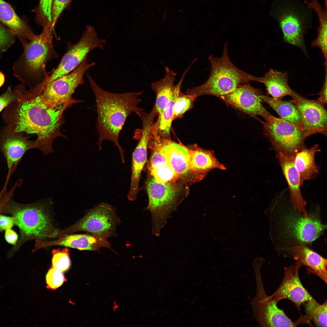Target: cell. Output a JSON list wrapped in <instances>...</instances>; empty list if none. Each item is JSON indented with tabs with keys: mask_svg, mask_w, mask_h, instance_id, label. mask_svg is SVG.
I'll use <instances>...</instances> for the list:
<instances>
[{
	"mask_svg": "<svg viewBox=\"0 0 327 327\" xmlns=\"http://www.w3.org/2000/svg\"><path fill=\"white\" fill-rule=\"evenodd\" d=\"M151 175L159 183H174L179 178L178 174L168 164L150 170Z\"/></svg>",
	"mask_w": 327,
	"mask_h": 327,
	"instance_id": "cell-35",
	"label": "cell"
},
{
	"mask_svg": "<svg viewBox=\"0 0 327 327\" xmlns=\"http://www.w3.org/2000/svg\"><path fill=\"white\" fill-rule=\"evenodd\" d=\"M164 77L153 83L151 86L155 92L156 98L154 106L156 114H160L169 102L174 87V82L177 74L170 70L167 66L165 68Z\"/></svg>",
	"mask_w": 327,
	"mask_h": 327,
	"instance_id": "cell-28",
	"label": "cell"
},
{
	"mask_svg": "<svg viewBox=\"0 0 327 327\" xmlns=\"http://www.w3.org/2000/svg\"><path fill=\"white\" fill-rule=\"evenodd\" d=\"M307 302L306 315L309 322L312 320L317 326L327 327V301L322 304L314 299Z\"/></svg>",
	"mask_w": 327,
	"mask_h": 327,
	"instance_id": "cell-31",
	"label": "cell"
},
{
	"mask_svg": "<svg viewBox=\"0 0 327 327\" xmlns=\"http://www.w3.org/2000/svg\"><path fill=\"white\" fill-rule=\"evenodd\" d=\"M277 154L288 185L293 206L295 209L303 213L304 216L306 217L308 215L306 210V203L301 193L299 176L294 164V157H288L281 153Z\"/></svg>",
	"mask_w": 327,
	"mask_h": 327,
	"instance_id": "cell-21",
	"label": "cell"
},
{
	"mask_svg": "<svg viewBox=\"0 0 327 327\" xmlns=\"http://www.w3.org/2000/svg\"><path fill=\"white\" fill-rule=\"evenodd\" d=\"M0 21L18 38L23 48L35 35L27 22L20 18L12 6L3 0H0Z\"/></svg>",
	"mask_w": 327,
	"mask_h": 327,
	"instance_id": "cell-23",
	"label": "cell"
},
{
	"mask_svg": "<svg viewBox=\"0 0 327 327\" xmlns=\"http://www.w3.org/2000/svg\"><path fill=\"white\" fill-rule=\"evenodd\" d=\"M311 9L299 0H274L271 14L278 21L283 41L306 52L304 35L311 20Z\"/></svg>",
	"mask_w": 327,
	"mask_h": 327,
	"instance_id": "cell-6",
	"label": "cell"
},
{
	"mask_svg": "<svg viewBox=\"0 0 327 327\" xmlns=\"http://www.w3.org/2000/svg\"><path fill=\"white\" fill-rule=\"evenodd\" d=\"M279 250L289 252L296 261L307 266L309 273L313 274L327 283V259L304 245L282 247Z\"/></svg>",
	"mask_w": 327,
	"mask_h": 327,
	"instance_id": "cell-22",
	"label": "cell"
},
{
	"mask_svg": "<svg viewBox=\"0 0 327 327\" xmlns=\"http://www.w3.org/2000/svg\"><path fill=\"white\" fill-rule=\"evenodd\" d=\"M260 121L264 136L277 154L294 157L297 152L306 147L307 137L300 125L273 116L269 121Z\"/></svg>",
	"mask_w": 327,
	"mask_h": 327,
	"instance_id": "cell-7",
	"label": "cell"
},
{
	"mask_svg": "<svg viewBox=\"0 0 327 327\" xmlns=\"http://www.w3.org/2000/svg\"><path fill=\"white\" fill-rule=\"evenodd\" d=\"M7 185L5 183L0 191V214L4 212L8 202L13 197L16 189L18 187L17 184L15 183L10 190L7 191Z\"/></svg>",
	"mask_w": 327,
	"mask_h": 327,
	"instance_id": "cell-40",
	"label": "cell"
},
{
	"mask_svg": "<svg viewBox=\"0 0 327 327\" xmlns=\"http://www.w3.org/2000/svg\"><path fill=\"white\" fill-rule=\"evenodd\" d=\"M288 76L286 72L270 69L265 75L259 77L258 82L262 83L268 93L276 99H282L285 96H291L295 92L289 87Z\"/></svg>",
	"mask_w": 327,
	"mask_h": 327,
	"instance_id": "cell-27",
	"label": "cell"
},
{
	"mask_svg": "<svg viewBox=\"0 0 327 327\" xmlns=\"http://www.w3.org/2000/svg\"><path fill=\"white\" fill-rule=\"evenodd\" d=\"M146 187L149 199L147 208L152 215V233L158 236L176 208L178 189L173 183H159L153 177L147 181Z\"/></svg>",
	"mask_w": 327,
	"mask_h": 327,
	"instance_id": "cell-9",
	"label": "cell"
},
{
	"mask_svg": "<svg viewBox=\"0 0 327 327\" xmlns=\"http://www.w3.org/2000/svg\"><path fill=\"white\" fill-rule=\"evenodd\" d=\"M11 198L8 202L4 213L10 214L19 229V240L11 250L9 255L28 240L45 241L60 236V230L53 224L47 210V203L38 202L24 204L17 203Z\"/></svg>",
	"mask_w": 327,
	"mask_h": 327,
	"instance_id": "cell-3",
	"label": "cell"
},
{
	"mask_svg": "<svg viewBox=\"0 0 327 327\" xmlns=\"http://www.w3.org/2000/svg\"><path fill=\"white\" fill-rule=\"evenodd\" d=\"M52 42V34L42 31L28 42L13 66V75L22 84L33 89L45 80L50 74L47 63L57 58Z\"/></svg>",
	"mask_w": 327,
	"mask_h": 327,
	"instance_id": "cell-4",
	"label": "cell"
},
{
	"mask_svg": "<svg viewBox=\"0 0 327 327\" xmlns=\"http://www.w3.org/2000/svg\"><path fill=\"white\" fill-rule=\"evenodd\" d=\"M261 97L262 101L270 106L281 118L301 126L299 112L293 104L282 99H275L263 94Z\"/></svg>",
	"mask_w": 327,
	"mask_h": 327,
	"instance_id": "cell-30",
	"label": "cell"
},
{
	"mask_svg": "<svg viewBox=\"0 0 327 327\" xmlns=\"http://www.w3.org/2000/svg\"><path fill=\"white\" fill-rule=\"evenodd\" d=\"M25 89L22 85L12 90L9 87L6 91L0 96V112L12 103L16 101Z\"/></svg>",
	"mask_w": 327,
	"mask_h": 327,
	"instance_id": "cell-36",
	"label": "cell"
},
{
	"mask_svg": "<svg viewBox=\"0 0 327 327\" xmlns=\"http://www.w3.org/2000/svg\"><path fill=\"white\" fill-rule=\"evenodd\" d=\"M137 138L139 139L138 143L133 152L131 181L128 194L129 200L136 199L139 191V183L141 173L147 156V148L151 138L150 130L147 128L142 129Z\"/></svg>",
	"mask_w": 327,
	"mask_h": 327,
	"instance_id": "cell-19",
	"label": "cell"
},
{
	"mask_svg": "<svg viewBox=\"0 0 327 327\" xmlns=\"http://www.w3.org/2000/svg\"><path fill=\"white\" fill-rule=\"evenodd\" d=\"M162 150L169 165L179 177L185 178L193 174L189 168V157L187 147L181 142L177 143L170 139L160 137Z\"/></svg>",
	"mask_w": 327,
	"mask_h": 327,
	"instance_id": "cell-24",
	"label": "cell"
},
{
	"mask_svg": "<svg viewBox=\"0 0 327 327\" xmlns=\"http://www.w3.org/2000/svg\"><path fill=\"white\" fill-rule=\"evenodd\" d=\"M46 280L48 286L51 289H54L62 284L64 278L62 272L53 267L47 273Z\"/></svg>",
	"mask_w": 327,
	"mask_h": 327,
	"instance_id": "cell-38",
	"label": "cell"
},
{
	"mask_svg": "<svg viewBox=\"0 0 327 327\" xmlns=\"http://www.w3.org/2000/svg\"><path fill=\"white\" fill-rule=\"evenodd\" d=\"M261 263L255 264L253 269L256 285L255 296L251 302L253 315L260 326L295 327L297 321L293 322L283 310L277 306V302L266 294L260 273Z\"/></svg>",
	"mask_w": 327,
	"mask_h": 327,
	"instance_id": "cell-10",
	"label": "cell"
},
{
	"mask_svg": "<svg viewBox=\"0 0 327 327\" xmlns=\"http://www.w3.org/2000/svg\"><path fill=\"white\" fill-rule=\"evenodd\" d=\"M327 70L325 71L324 82L321 91L318 95L319 97L317 100L319 102L325 105L327 103Z\"/></svg>",
	"mask_w": 327,
	"mask_h": 327,
	"instance_id": "cell-43",
	"label": "cell"
},
{
	"mask_svg": "<svg viewBox=\"0 0 327 327\" xmlns=\"http://www.w3.org/2000/svg\"><path fill=\"white\" fill-rule=\"evenodd\" d=\"M262 94L259 89L247 83L241 84L221 99L227 104L249 115L260 116L268 121L273 116L263 106L261 97Z\"/></svg>",
	"mask_w": 327,
	"mask_h": 327,
	"instance_id": "cell-14",
	"label": "cell"
},
{
	"mask_svg": "<svg viewBox=\"0 0 327 327\" xmlns=\"http://www.w3.org/2000/svg\"><path fill=\"white\" fill-rule=\"evenodd\" d=\"M187 149L190 169L194 175L196 181L203 179L213 169H226L216 157L214 150H205L197 144H194L192 148L187 147Z\"/></svg>",
	"mask_w": 327,
	"mask_h": 327,
	"instance_id": "cell-20",
	"label": "cell"
},
{
	"mask_svg": "<svg viewBox=\"0 0 327 327\" xmlns=\"http://www.w3.org/2000/svg\"><path fill=\"white\" fill-rule=\"evenodd\" d=\"M36 141L28 140L22 133L5 130L0 137V151L6 161L8 173L5 183L8 184L21 158L28 150L35 148Z\"/></svg>",
	"mask_w": 327,
	"mask_h": 327,
	"instance_id": "cell-17",
	"label": "cell"
},
{
	"mask_svg": "<svg viewBox=\"0 0 327 327\" xmlns=\"http://www.w3.org/2000/svg\"><path fill=\"white\" fill-rule=\"evenodd\" d=\"M291 97L299 112L301 126L306 137L316 133L326 136L327 113L325 105L317 100L306 99L295 92Z\"/></svg>",
	"mask_w": 327,
	"mask_h": 327,
	"instance_id": "cell-13",
	"label": "cell"
},
{
	"mask_svg": "<svg viewBox=\"0 0 327 327\" xmlns=\"http://www.w3.org/2000/svg\"><path fill=\"white\" fill-rule=\"evenodd\" d=\"M196 98L194 96L183 94L180 91L175 103L173 120L182 117L186 112L191 109Z\"/></svg>",
	"mask_w": 327,
	"mask_h": 327,
	"instance_id": "cell-32",
	"label": "cell"
},
{
	"mask_svg": "<svg viewBox=\"0 0 327 327\" xmlns=\"http://www.w3.org/2000/svg\"><path fill=\"white\" fill-rule=\"evenodd\" d=\"M53 0H39L35 9L36 23L42 28L50 26L51 9Z\"/></svg>",
	"mask_w": 327,
	"mask_h": 327,
	"instance_id": "cell-33",
	"label": "cell"
},
{
	"mask_svg": "<svg viewBox=\"0 0 327 327\" xmlns=\"http://www.w3.org/2000/svg\"><path fill=\"white\" fill-rule=\"evenodd\" d=\"M15 36L6 28L0 25V54L6 51L15 41Z\"/></svg>",
	"mask_w": 327,
	"mask_h": 327,
	"instance_id": "cell-39",
	"label": "cell"
},
{
	"mask_svg": "<svg viewBox=\"0 0 327 327\" xmlns=\"http://www.w3.org/2000/svg\"><path fill=\"white\" fill-rule=\"evenodd\" d=\"M5 80V78L4 74L0 71V88L3 85Z\"/></svg>",
	"mask_w": 327,
	"mask_h": 327,
	"instance_id": "cell-44",
	"label": "cell"
},
{
	"mask_svg": "<svg viewBox=\"0 0 327 327\" xmlns=\"http://www.w3.org/2000/svg\"><path fill=\"white\" fill-rule=\"evenodd\" d=\"M95 64L94 62L88 63L86 57L71 72L47 84L35 92L47 101L54 103L74 101L75 99L72 98V95L78 86L84 84V74Z\"/></svg>",
	"mask_w": 327,
	"mask_h": 327,
	"instance_id": "cell-12",
	"label": "cell"
},
{
	"mask_svg": "<svg viewBox=\"0 0 327 327\" xmlns=\"http://www.w3.org/2000/svg\"><path fill=\"white\" fill-rule=\"evenodd\" d=\"M51 252L53 267L62 272L68 269L71 265L69 249H53Z\"/></svg>",
	"mask_w": 327,
	"mask_h": 327,
	"instance_id": "cell-34",
	"label": "cell"
},
{
	"mask_svg": "<svg viewBox=\"0 0 327 327\" xmlns=\"http://www.w3.org/2000/svg\"><path fill=\"white\" fill-rule=\"evenodd\" d=\"M80 101L75 100L56 104L45 99L39 94L29 91L24 93L15 101L10 104L11 109L5 112L4 119L7 124L5 130L37 135L35 148L45 155L54 152V139L63 136L61 128L64 121L65 109Z\"/></svg>",
	"mask_w": 327,
	"mask_h": 327,
	"instance_id": "cell-1",
	"label": "cell"
},
{
	"mask_svg": "<svg viewBox=\"0 0 327 327\" xmlns=\"http://www.w3.org/2000/svg\"><path fill=\"white\" fill-rule=\"evenodd\" d=\"M302 266L299 262L295 263L284 269V276L278 289L270 297L277 302L284 299L292 301L299 310L303 303L314 299L306 290L300 280L299 271Z\"/></svg>",
	"mask_w": 327,
	"mask_h": 327,
	"instance_id": "cell-16",
	"label": "cell"
},
{
	"mask_svg": "<svg viewBox=\"0 0 327 327\" xmlns=\"http://www.w3.org/2000/svg\"><path fill=\"white\" fill-rule=\"evenodd\" d=\"M227 43L219 58L210 55V72L203 84L187 90L185 94L197 97L204 95H212L221 99L233 91L239 86L251 81L258 82V77L246 72L236 67L230 61L227 50Z\"/></svg>",
	"mask_w": 327,
	"mask_h": 327,
	"instance_id": "cell-5",
	"label": "cell"
},
{
	"mask_svg": "<svg viewBox=\"0 0 327 327\" xmlns=\"http://www.w3.org/2000/svg\"><path fill=\"white\" fill-rule=\"evenodd\" d=\"M119 219L114 208L105 203L89 211L72 225L60 230L61 236L78 231H85L107 239L114 234Z\"/></svg>",
	"mask_w": 327,
	"mask_h": 327,
	"instance_id": "cell-11",
	"label": "cell"
},
{
	"mask_svg": "<svg viewBox=\"0 0 327 327\" xmlns=\"http://www.w3.org/2000/svg\"><path fill=\"white\" fill-rule=\"evenodd\" d=\"M283 220L285 234L302 243L315 240L326 228L317 216L312 214L305 217L289 213L285 215Z\"/></svg>",
	"mask_w": 327,
	"mask_h": 327,
	"instance_id": "cell-15",
	"label": "cell"
},
{
	"mask_svg": "<svg viewBox=\"0 0 327 327\" xmlns=\"http://www.w3.org/2000/svg\"><path fill=\"white\" fill-rule=\"evenodd\" d=\"M320 151L317 144L309 148L305 147L296 154L294 164L299 174L301 186L305 181L313 179L319 174V168L316 164L315 156Z\"/></svg>",
	"mask_w": 327,
	"mask_h": 327,
	"instance_id": "cell-25",
	"label": "cell"
},
{
	"mask_svg": "<svg viewBox=\"0 0 327 327\" xmlns=\"http://www.w3.org/2000/svg\"><path fill=\"white\" fill-rule=\"evenodd\" d=\"M72 0H53L51 9V27L53 30L62 12Z\"/></svg>",
	"mask_w": 327,
	"mask_h": 327,
	"instance_id": "cell-37",
	"label": "cell"
},
{
	"mask_svg": "<svg viewBox=\"0 0 327 327\" xmlns=\"http://www.w3.org/2000/svg\"><path fill=\"white\" fill-rule=\"evenodd\" d=\"M5 237L8 243L14 246L18 241V236L17 233L11 229L5 230Z\"/></svg>",
	"mask_w": 327,
	"mask_h": 327,
	"instance_id": "cell-42",
	"label": "cell"
},
{
	"mask_svg": "<svg viewBox=\"0 0 327 327\" xmlns=\"http://www.w3.org/2000/svg\"><path fill=\"white\" fill-rule=\"evenodd\" d=\"M15 225V221L14 217L0 214V232L11 229Z\"/></svg>",
	"mask_w": 327,
	"mask_h": 327,
	"instance_id": "cell-41",
	"label": "cell"
},
{
	"mask_svg": "<svg viewBox=\"0 0 327 327\" xmlns=\"http://www.w3.org/2000/svg\"><path fill=\"white\" fill-rule=\"evenodd\" d=\"M51 241L35 240L32 252L52 246H62L80 250L97 251L102 247H109L111 244L107 239L89 234H67Z\"/></svg>",
	"mask_w": 327,
	"mask_h": 327,
	"instance_id": "cell-18",
	"label": "cell"
},
{
	"mask_svg": "<svg viewBox=\"0 0 327 327\" xmlns=\"http://www.w3.org/2000/svg\"><path fill=\"white\" fill-rule=\"evenodd\" d=\"M188 67L185 71L178 84L174 85L170 99L156 122L153 124L152 131L159 137L165 139H170V129L172 121L173 113L175 101L179 93L183 79L188 71Z\"/></svg>",
	"mask_w": 327,
	"mask_h": 327,
	"instance_id": "cell-26",
	"label": "cell"
},
{
	"mask_svg": "<svg viewBox=\"0 0 327 327\" xmlns=\"http://www.w3.org/2000/svg\"><path fill=\"white\" fill-rule=\"evenodd\" d=\"M106 43V39L99 38L94 28L88 25L77 43H67V51L58 66L49 72L48 78L37 88L39 90L47 84L71 73L92 50L96 48L104 49Z\"/></svg>",
	"mask_w": 327,
	"mask_h": 327,
	"instance_id": "cell-8",
	"label": "cell"
},
{
	"mask_svg": "<svg viewBox=\"0 0 327 327\" xmlns=\"http://www.w3.org/2000/svg\"><path fill=\"white\" fill-rule=\"evenodd\" d=\"M87 76L96 98L97 116L96 127L99 134L97 144L101 150L103 141L112 142L119 149L122 162L124 163V150L119 142V134L130 114L134 112L139 116L143 111L137 106L141 101L139 96L143 91L111 92L100 87L90 75L87 74Z\"/></svg>",
	"mask_w": 327,
	"mask_h": 327,
	"instance_id": "cell-2",
	"label": "cell"
},
{
	"mask_svg": "<svg viewBox=\"0 0 327 327\" xmlns=\"http://www.w3.org/2000/svg\"><path fill=\"white\" fill-rule=\"evenodd\" d=\"M306 4L308 8L314 10L317 15L319 22L318 35L317 38L312 42V45L317 47L320 49L324 58L325 68H327L326 0L325 1L324 8H322L317 0H311L309 2L306 1Z\"/></svg>",
	"mask_w": 327,
	"mask_h": 327,
	"instance_id": "cell-29",
	"label": "cell"
}]
</instances>
